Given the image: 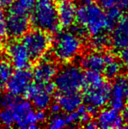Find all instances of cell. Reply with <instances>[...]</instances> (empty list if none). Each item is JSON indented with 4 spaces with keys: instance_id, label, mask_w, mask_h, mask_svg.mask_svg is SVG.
Here are the masks:
<instances>
[{
    "instance_id": "5bb4252c",
    "label": "cell",
    "mask_w": 128,
    "mask_h": 129,
    "mask_svg": "<svg viewBox=\"0 0 128 129\" xmlns=\"http://www.w3.org/2000/svg\"><path fill=\"white\" fill-rule=\"evenodd\" d=\"M111 41L116 49L128 47V14L122 17L113 28Z\"/></svg>"
},
{
    "instance_id": "ba28073f",
    "label": "cell",
    "mask_w": 128,
    "mask_h": 129,
    "mask_svg": "<svg viewBox=\"0 0 128 129\" xmlns=\"http://www.w3.org/2000/svg\"><path fill=\"white\" fill-rule=\"evenodd\" d=\"M8 35L13 39H21L29 29L30 17L29 14L20 12L10 8L6 14Z\"/></svg>"
},
{
    "instance_id": "74e56055",
    "label": "cell",
    "mask_w": 128,
    "mask_h": 129,
    "mask_svg": "<svg viewBox=\"0 0 128 129\" xmlns=\"http://www.w3.org/2000/svg\"><path fill=\"white\" fill-rule=\"evenodd\" d=\"M2 86H3V85H2L1 83H0V90H1V87H2Z\"/></svg>"
},
{
    "instance_id": "9a60e30c",
    "label": "cell",
    "mask_w": 128,
    "mask_h": 129,
    "mask_svg": "<svg viewBox=\"0 0 128 129\" xmlns=\"http://www.w3.org/2000/svg\"><path fill=\"white\" fill-rule=\"evenodd\" d=\"M128 83V78L118 77L111 87L109 101L111 107L121 110L125 106V89Z\"/></svg>"
},
{
    "instance_id": "836d02e7",
    "label": "cell",
    "mask_w": 128,
    "mask_h": 129,
    "mask_svg": "<svg viewBox=\"0 0 128 129\" xmlns=\"http://www.w3.org/2000/svg\"><path fill=\"white\" fill-rule=\"evenodd\" d=\"M122 118H123V122L126 123V127H128V106L125 107L123 111V114H122Z\"/></svg>"
},
{
    "instance_id": "1f68e13d",
    "label": "cell",
    "mask_w": 128,
    "mask_h": 129,
    "mask_svg": "<svg viewBox=\"0 0 128 129\" xmlns=\"http://www.w3.org/2000/svg\"><path fill=\"white\" fill-rule=\"evenodd\" d=\"M50 108V110H51V112L53 114H59L60 112V108L59 106V105L57 104L56 101L54 103H52L51 104V106H49Z\"/></svg>"
},
{
    "instance_id": "e0dca14e",
    "label": "cell",
    "mask_w": 128,
    "mask_h": 129,
    "mask_svg": "<svg viewBox=\"0 0 128 129\" xmlns=\"http://www.w3.org/2000/svg\"><path fill=\"white\" fill-rule=\"evenodd\" d=\"M77 7L73 2L60 1L57 3V14L60 25L63 28H69L76 21Z\"/></svg>"
},
{
    "instance_id": "f546056e",
    "label": "cell",
    "mask_w": 128,
    "mask_h": 129,
    "mask_svg": "<svg viewBox=\"0 0 128 129\" xmlns=\"http://www.w3.org/2000/svg\"><path fill=\"white\" fill-rule=\"evenodd\" d=\"M15 2L16 0H0V8L6 9L11 8Z\"/></svg>"
},
{
    "instance_id": "d6986e66",
    "label": "cell",
    "mask_w": 128,
    "mask_h": 129,
    "mask_svg": "<svg viewBox=\"0 0 128 129\" xmlns=\"http://www.w3.org/2000/svg\"><path fill=\"white\" fill-rule=\"evenodd\" d=\"M105 64H104L103 72L107 79H114L119 76L122 71V64L117 60L115 56L111 52L104 54Z\"/></svg>"
},
{
    "instance_id": "7a4b0ae2",
    "label": "cell",
    "mask_w": 128,
    "mask_h": 129,
    "mask_svg": "<svg viewBox=\"0 0 128 129\" xmlns=\"http://www.w3.org/2000/svg\"><path fill=\"white\" fill-rule=\"evenodd\" d=\"M76 21L92 36L109 30L104 9L94 2L82 3L77 8Z\"/></svg>"
},
{
    "instance_id": "2e32d148",
    "label": "cell",
    "mask_w": 128,
    "mask_h": 129,
    "mask_svg": "<svg viewBox=\"0 0 128 129\" xmlns=\"http://www.w3.org/2000/svg\"><path fill=\"white\" fill-rule=\"evenodd\" d=\"M83 98L79 91L74 92H60L56 96V102L59 105L60 110L65 113H70L76 110L82 104Z\"/></svg>"
},
{
    "instance_id": "f1b7e54d",
    "label": "cell",
    "mask_w": 128,
    "mask_h": 129,
    "mask_svg": "<svg viewBox=\"0 0 128 129\" xmlns=\"http://www.w3.org/2000/svg\"><path fill=\"white\" fill-rule=\"evenodd\" d=\"M117 3V0H97V4L100 5L103 9H109L115 7Z\"/></svg>"
},
{
    "instance_id": "7c38bea8",
    "label": "cell",
    "mask_w": 128,
    "mask_h": 129,
    "mask_svg": "<svg viewBox=\"0 0 128 129\" xmlns=\"http://www.w3.org/2000/svg\"><path fill=\"white\" fill-rule=\"evenodd\" d=\"M38 60L32 71L33 79L40 83L52 81L58 72V66L56 62L50 58H45V56Z\"/></svg>"
},
{
    "instance_id": "8d00e7d4",
    "label": "cell",
    "mask_w": 128,
    "mask_h": 129,
    "mask_svg": "<svg viewBox=\"0 0 128 129\" xmlns=\"http://www.w3.org/2000/svg\"><path fill=\"white\" fill-rule=\"evenodd\" d=\"M1 44H2V38L0 37V46H1Z\"/></svg>"
},
{
    "instance_id": "484cf974",
    "label": "cell",
    "mask_w": 128,
    "mask_h": 129,
    "mask_svg": "<svg viewBox=\"0 0 128 129\" xmlns=\"http://www.w3.org/2000/svg\"><path fill=\"white\" fill-rule=\"evenodd\" d=\"M20 96H16L8 92L0 95V109L8 108L11 106L17 100Z\"/></svg>"
},
{
    "instance_id": "9c48e42d",
    "label": "cell",
    "mask_w": 128,
    "mask_h": 129,
    "mask_svg": "<svg viewBox=\"0 0 128 129\" xmlns=\"http://www.w3.org/2000/svg\"><path fill=\"white\" fill-rule=\"evenodd\" d=\"M33 80L32 72L29 69L16 70L4 84L7 92L16 96H24Z\"/></svg>"
},
{
    "instance_id": "6da1fadb",
    "label": "cell",
    "mask_w": 128,
    "mask_h": 129,
    "mask_svg": "<svg viewBox=\"0 0 128 129\" xmlns=\"http://www.w3.org/2000/svg\"><path fill=\"white\" fill-rule=\"evenodd\" d=\"M46 119L44 110H34L29 101L21 96L11 106L0 110V125L5 127L15 126L23 129H34Z\"/></svg>"
},
{
    "instance_id": "d590c367",
    "label": "cell",
    "mask_w": 128,
    "mask_h": 129,
    "mask_svg": "<svg viewBox=\"0 0 128 129\" xmlns=\"http://www.w3.org/2000/svg\"><path fill=\"white\" fill-rule=\"evenodd\" d=\"M60 1H69V2H73L75 0H60Z\"/></svg>"
},
{
    "instance_id": "4dcf8cb0",
    "label": "cell",
    "mask_w": 128,
    "mask_h": 129,
    "mask_svg": "<svg viewBox=\"0 0 128 129\" xmlns=\"http://www.w3.org/2000/svg\"><path fill=\"white\" fill-rule=\"evenodd\" d=\"M117 5L122 11L128 12V0H117Z\"/></svg>"
},
{
    "instance_id": "5b68a950",
    "label": "cell",
    "mask_w": 128,
    "mask_h": 129,
    "mask_svg": "<svg viewBox=\"0 0 128 129\" xmlns=\"http://www.w3.org/2000/svg\"><path fill=\"white\" fill-rule=\"evenodd\" d=\"M54 83L60 92L79 91L85 86L84 73L76 64H66L58 70L54 78Z\"/></svg>"
},
{
    "instance_id": "cb8c5ba5",
    "label": "cell",
    "mask_w": 128,
    "mask_h": 129,
    "mask_svg": "<svg viewBox=\"0 0 128 129\" xmlns=\"http://www.w3.org/2000/svg\"><path fill=\"white\" fill-rule=\"evenodd\" d=\"M109 43H110L109 38L105 35V33H104L98 35L93 36L91 44H92V47L95 50L100 51L101 49H104L105 47H107Z\"/></svg>"
},
{
    "instance_id": "e575fe53",
    "label": "cell",
    "mask_w": 128,
    "mask_h": 129,
    "mask_svg": "<svg viewBox=\"0 0 128 129\" xmlns=\"http://www.w3.org/2000/svg\"><path fill=\"white\" fill-rule=\"evenodd\" d=\"M125 101L126 102H128V83H127L126 89H125Z\"/></svg>"
},
{
    "instance_id": "4316f807",
    "label": "cell",
    "mask_w": 128,
    "mask_h": 129,
    "mask_svg": "<svg viewBox=\"0 0 128 129\" xmlns=\"http://www.w3.org/2000/svg\"><path fill=\"white\" fill-rule=\"evenodd\" d=\"M8 35V27H7L6 14L3 9L0 8V37L3 38Z\"/></svg>"
},
{
    "instance_id": "30bf717a",
    "label": "cell",
    "mask_w": 128,
    "mask_h": 129,
    "mask_svg": "<svg viewBox=\"0 0 128 129\" xmlns=\"http://www.w3.org/2000/svg\"><path fill=\"white\" fill-rule=\"evenodd\" d=\"M6 52L9 62L14 69H29L31 66L33 60L21 41L14 39L8 43L6 47Z\"/></svg>"
},
{
    "instance_id": "603a6c76",
    "label": "cell",
    "mask_w": 128,
    "mask_h": 129,
    "mask_svg": "<svg viewBox=\"0 0 128 129\" xmlns=\"http://www.w3.org/2000/svg\"><path fill=\"white\" fill-rule=\"evenodd\" d=\"M106 17H107V21L108 25H109V29H112L114 25L117 23V21H119L120 18L122 17V10H121L118 7H113L107 10V12H105Z\"/></svg>"
},
{
    "instance_id": "ffe728a7",
    "label": "cell",
    "mask_w": 128,
    "mask_h": 129,
    "mask_svg": "<svg viewBox=\"0 0 128 129\" xmlns=\"http://www.w3.org/2000/svg\"><path fill=\"white\" fill-rule=\"evenodd\" d=\"M84 80H85V86L84 87H97L104 83V77L100 72L96 71L87 70V73L84 74Z\"/></svg>"
},
{
    "instance_id": "4fadbf2b",
    "label": "cell",
    "mask_w": 128,
    "mask_h": 129,
    "mask_svg": "<svg viewBox=\"0 0 128 129\" xmlns=\"http://www.w3.org/2000/svg\"><path fill=\"white\" fill-rule=\"evenodd\" d=\"M96 123L98 127L104 129H113L122 127L124 122L119 110L111 107L104 109L100 112Z\"/></svg>"
},
{
    "instance_id": "d4e9b609",
    "label": "cell",
    "mask_w": 128,
    "mask_h": 129,
    "mask_svg": "<svg viewBox=\"0 0 128 129\" xmlns=\"http://www.w3.org/2000/svg\"><path fill=\"white\" fill-rule=\"evenodd\" d=\"M48 127L52 129H62L67 127L65 117L59 114H55L48 120Z\"/></svg>"
},
{
    "instance_id": "7402d4cb",
    "label": "cell",
    "mask_w": 128,
    "mask_h": 129,
    "mask_svg": "<svg viewBox=\"0 0 128 129\" xmlns=\"http://www.w3.org/2000/svg\"><path fill=\"white\" fill-rule=\"evenodd\" d=\"M13 66L9 62V60H0V83L4 85L5 83L13 73Z\"/></svg>"
},
{
    "instance_id": "d6a6232c",
    "label": "cell",
    "mask_w": 128,
    "mask_h": 129,
    "mask_svg": "<svg viewBox=\"0 0 128 129\" xmlns=\"http://www.w3.org/2000/svg\"><path fill=\"white\" fill-rule=\"evenodd\" d=\"M84 127H85L86 128L94 129V128L98 127V125H97L96 122H95V121H91V119H90V120H88L87 122H86L85 124H84Z\"/></svg>"
},
{
    "instance_id": "8fae6325",
    "label": "cell",
    "mask_w": 128,
    "mask_h": 129,
    "mask_svg": "<svg viewBox=\"0 0 128 129\" xmlns=\"http://www.w3.org/2000/svg\"><path fill=\"white\" fill-rule=\"evenodd\" d=\"M111 85L104 81V83L97 87H86L84 93V100L87 106L99 109L104 107L109 101Z\"/></svg>"
},
{
    "instance_id": "44dd1931",
    "label": "cell",
    "mask_w": 128,
    "mask_h": 129,
    "mask_svg": "<svg viewBox=\"0 0 128 129\" xmlns=\"http://www.w3.org/2000/svg\"><path fill=\"white\" fill-rule=\"evenodd\" d=\"M38 0H16L11 8L16 11L30 15Z\"/></svg>"
},
{
    "instance_id": "83f0119b",
    "label": "cell",
    "mask_w": 128,
    "mask_h": 129,
    "mask_svg": "<svg viewBox=\"0 0 128 129\" xmlns=\"http://www.w3.org/2000/svg\"><path fill=\"white\" fill-rule=\"evenodd\" d=\"M119 59L122 66H123L126 70H128V47L120 50Z\"/></svg>"
},
{
    "instance_id": "52a82bcc",
    "label": "cell",
    "mask_w": 128,
    "mask_h": 129,
    "mask_svg": "<svg viewBox=\"0 0 128 129\" xmlns=\"http://www.w3.org/2000/svg\"><path fill=\"white\" fill-rule=\"evenodd\" d=\"M56 90V85L52 81L44 83L35 82L29 86L24 96L35 110H45L52 103V95Z\"/></svg>"
},
{
    "instance_id": "8992f818",
    "label": "cell",
    "mask_w": 128,
    "mask_h": 129,
    "mask_svg": "<svg viewBox=\"0 0 128 129\" xmlns=\"http://www.w3.org/2000/svg\"><path fill=\"white\" fill-rule=\"evenodd\" d=\"M21 43L28 51L32 60L34 61L46 56L51 47L52 39L48 33L34 28L29 29L21 37Z\"/></svg>"
},
{
    "instance_id": "277c9868",
    "label": "cell",
    "mask_w": 128,
    "mask_h": 129,
    "mask_svg": "<svg viewBox=\"0 0 128 129\" xmlns=\"http://www.w3.org/2000/svg\"><path fill=\"white\" fill-rule=\"evenodd\" d=\"M53 55L60 62L68 63L79 55L82 47V39L72 30L57 31L52 40Z\"/></svg>"
},
{
    "instance_id": "ac0fdd59",
    "label": "cell",
    "mask_w": 128,
    "mask_h": 129,
    "mask_svg": "<svg viewBox=\"0 0 128 129\" xmlns=\"http://www.w3.org/2000/svg\"><path fill=\"white\" fill-rule=\"evenodd\" d=\"M80 64L83 69L96 72H102L105 64L104 55L100 52H92L82 57Z\"/></svg>"
},
{
    "instance_id": "3957f363",
    "label": "cell",
    "mask_w": 128,
    "mask_h": 129,
    "mask_svg": "<svg viewBox=\"0 0 128 129\" xmlns=\"http://www.w3.org/2000/svg\"><path fill=\"white\" fill-rule=\"evenodd\" d=\"M30 23L35 29L48 34L60 29L56 0H38L29 15Z\"/></svg>"
}]
</instances>
